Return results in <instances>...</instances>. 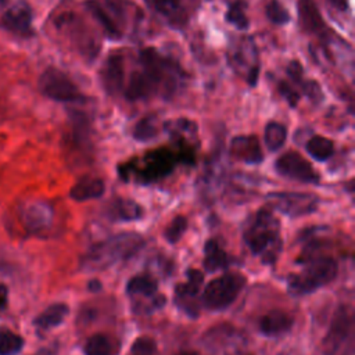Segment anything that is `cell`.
<instances>
[{
	"label": "cell",
	"mask_w": 355,
	"mask_h": 355,
	"mask_svg": "<svg viewBox=\"0 0 355 355\" xmlns=\"http://www.w3.org/2000/svg\"><path fill=\"white\" fill-rule=\"evenodd\" d=\"M270 200L275 208L293 218L313 212L319 204V198L311 193H272Z\"/></svg>",
	"instance_id": "cell-14"
},
{
	"label": "cell",
	"mask_w": 355,
	"mask_h": 355,
	"mask_svg": "<svg viewBox=\"0 0 355 355\" xmlns=\"http://www.w3.org/2000/svg\"><path fill=\"white\" fill-rule=\"evenodd\" d=\"M180 64L154 47H144L137 54V68L125 79L122 94L129 101L146 100L153 96L173 97L186 80Z\"/></svg>",
	"instance_id": "cell-1"
},
{
	"label": "cell",
	"mask_w": 355,
	"mask_h": 355,
	"mask_svg": "<svg viewBox=\"0 0 355 355\" xmlns=\"http://www.w3.org/2000/svg\"><path fill=\"white\" fill-rule=\"evenodd\" d=\"M159 132L158 118L154 114L143 116L133 128V137L139 141H148L154 139Z\"/></svg>",
	"instance_id": "cell-30"
},
{
	"label": "cell",
	"mask_w": 355,
	"mask_h": 355,
	"mask_svg": "<svg viewBox=\"0 0 355 355\" xmlns=\"http://www.w3.org/2000/svg\"><path fill=\"white\" fill-rule=\"evenodd\" d=\"M327 1L340 11H348L349 8V0H327Z\"/></svg>",
	"instance_id": "cell-40"
},
{
	"label": "cell",
	"mask_w": 355,
	"mask_h": 355,
	"mask_svg": "<svg viewBox=\"0 0 355 355\" xmlns=\"http://www.w3.org/2000/svg\"><path fill=\"white\" fill-rule=\"evenodd\" d=\"M186 275H187V282L179 284L175 288V301H176V305L180 306L186 313L197 315L198 309L196 305V297L200 291L204 276L197 269H189Z\"/></svg>",
	"instance_id": "cell-18"
},
{
	"label": "cell",
	"mask_w": 355,
	"mask_h": 355,
	"mask_svg": "<svg viewBox=\"0 0 355 355\" xmlns=\"http://www.w3.org/2000/svg\"><path fill=\"white\" fill-rule=\"evenodd\" d=\"M227 61L232 69L245 79L250 86H257L261 68L257 46L250 36H241L230 43Z\"/></svg>",
	"instance_id": "cell-7"
},
{
	"label": "cell",
	"mask_w": 355,
	"mask_h": 355,
	"mask_svg": "<svg viewBox=\"0 0 355 355\" xmlns=\"http://www.w3.org/2000/svg\"><path fill=\"white\" fill-rule=\"evenodd\" d=\"M143 245V237L137 233H121L93 245L83 259L90 269H104L110 265L133 255Z\"/></svg>",
	"instance_id": "cell-4"
},
{
	"label": "cell",
	"mask_w": 355,
	"mask_h": 355,
	"mask_svg": "<svg viewBox=\"0 0 355 355\" xmlns=\"http://www.w3.org/2000/svg\"><path fill=\"white\" fill-rule=\"evenodd\" d=\"M337 272L338 265L334 258L327 255L313 257L308 259L302 272L288 277V290L293 295L309 294L333 282Z\"/></svg>",
	"instance_id": "cell-5"
},
{
	"label": "cell",
	"mask_w": 355,
	"mask_h": 355,
	"mask_svg": "<svg viewBox=\"0 0 355 355\" xmlns=\"http://www.w3.org/2000/svg\"><path fill=\"white\" fill-rule=\"evenodd\" d=\"M100 80L108 94H119L125 85V61L119 51L111 53L100 71Z\"/></svg>",
	"instance_id": "cell-16"
},
{
	"label": "cell",
	"mask_w": 355,
	"mask_h": 355,
	"mask_svg": "<svg viewBox=\"0 0 355 355\" xmlns=\"http://www.w3.org/2000/svg\"><path fill=\"white\" fill-rule=\"evenodd\" d=\"M306 151L308 154L316 161H327L334 151V144L330 139L324 136L315 135L306 141Z\"/></svg>",
	"instance_id": "cell-28"
},
{
	"label": "cell",
	"mask_w": 355,
	"mask_h": 355,
	"mask_svg": "<svg viewBox=\"0 0 355 355\" xmlns=\"http://www.w3.org/2000/svg\"><path fill=\"white\" fill-rule=\"evenodd\" d=\"M298 87L301 90V93L305 94L313 104H319L322 101V98H323L322 87H320V85L316 80H313V79H311V80L304 79L302 83Z\"/></svg>",
	"instance_id": "cell-37"
},
{
	"label": "cell",
	"mask_w": 355,
	"mask_h": 355,
	"mask_svg": "<svg viewBox=\"0 0 355 355\" xmlns=\"http://www.w3.org/2000/svg\"><path fill=\"white\" fill-rule=\"evenodd\" d=\"M68 313L69 308L67 304L55 302L49 305L43 312H40L33 320V323L39 330H49L51 327L61 324L64 319L68 316Z\"/></svg>",
	"instance_id": "cell-25"
},
{
	"label": "cell",
	"mask_w": 355,
	"mask_h": 355,
	"mask_svg": "<svg viewBox=\"0 0 355 355\" xmlns=\"http://www.w3.org/2000/svg\"><path fill=\"white\" fill-rule=\"evenodd\" d=\"M40 92L55 101L61 103H86L87 97L79 90L73 80L62 71L49 67L39 78Z\"/></svg>",
	"instance_id": "cell-9"
},
{
	"label": "cell",
	"mask_w": 355,
	"mask_h": 355,
	"mask_svg": "<svg viewBox=\"0 0 355 355\" xmlns=\"http://www.w3.org/2000/svg\"><path fill=\"white\" fill-rule=\"evenodd\" d=\"M354 315L348 305H340L333 315L330 327L323 337V355H347L352 351Z\"/></svg>",
	"instance_id": "cell-6"
},
{
	"label": "cell",
	"mask_w": 355,
	"mask_h": 355,
	"mask_svg": "<svg viewBox=\"0 0 355 355\" xmlns=\"http://www.w3.org/2000/svg\"><path fill=\"white\" fill-rule=\"evenodd\" d=\"M276 172L282 176L304 182V183H319V175L315 168L297 151H287L282 154L275 162Z\"/></svg>",
	"instance_id": "cell-11"
},
{
	"label": "cell",
	"mask_w": 355,
	"mask_h": 355,
	"mask_svg": "<svg viewBox=\"0 0 355 355\" xmlns=\"http://www.w3.org/2000/svg\"><path fill=\"white\" fill-rule=\"evenodd\" d=\"M53 219L51 207L42 201H35L26 205L24 211V220L28 229L32 232H39L47 229Z\"/></svg>",
	"instance_id": "cell-21"
},
{
	"label": "cell",
	"mask_w": 355,
	"mask_h": 355,
	"mask_svg": "<svg viewBox=\"0 0 355 355\" xmlns=\"http://www.w3.org/2000/svg\"><path fill=\"white\" fill-rule=\"evenodd\" d=\"M57 26L71 37L73 44L85 57L93 60L97 55L101 46L75 14L65 12L60 15L57 19Z\"/></svg>",
	"instance_id": "cell-10"
},
{
	"label": "cell",
	"mask_w": 355,
	"mask_h": 355,
	"mask_svg": "<svg viewBox=\"0 0 355 355\" xmlns=\"http://www.w3.org/2000/svg\"><path fill=\"white\" fill-rule=\"evenodd\" d=\"M265 14L272 24L286 25L290 21V14L279 0H269L265 6Z\"/></svg>",
	"instance_id": "cell-34"
},
{
	"label": "cell",
	"mask_w": 355,
	"mask_h": 355,
	"mask_svg": "<svg viewBox=\"0 0 355 355\" xmlns=\"http://www.w3.org/2000/svg\"><path fill=\"white\" fill-rule=\"evenodd\" d=\"M85 6L110 40H121L136 21L135 6L126 0H86Z\"/></svg>",
	"instance_id": "cell-3"
},
{
	"label": "cell",
	"mask_w": 355,
	"mask_h": 355,
	"mask_svg": "<svg viewBox=\"0 0 355 355\" xmlns=\"http://www.w3.org/2000/svg\"><path fill=\"white\" fill-rule=\"evenodd\" d=\"M178 355H197V352H194V351H183V352H179Z\"/></svg>",
	"instance_id": "cell-43"
},
{
	"label": "cell",
	"mask_w": 355,
	"mask_h": 355,
	"mask_svg": "<svg viewBox=\"0 0 355 355\" xmlns=\"http://www.w3.org/2000/svg\"><path fill=\"white\" fill-rule=\"evenodd\" d=\"M128 355H157V344L148 336H140L132 344Z\"/></svg>",
	"instance_id": "cell-36"
},
{
	"label": "cell",
	"mask_w": 355,
	"mask_h": 355,
	"mask_svg": "<svg viewBox=\"0 0 355 355\" xmlns=\"http://www.w3.org/2000/svg\"><path fill=\"white\" fill-rule=\"evenodd\" d=\"M297 11L300 25L304 32L316 36L324 44L333 42V33L327 24L324 22L316 3L313 0H298L297 1Z\"/></svg>",
	"instance_id": "cell-13"
},
{
	"label": "cell",
	"mask_w": 355,
	"mask_h": 355,
	"mask_svg": "<svg viewBox=\"0 0 355 355\" xmlns=\"http://www.w3.org/2000/svg\"><path fill=\"white\" fill-rule=\"evenodd\" d=\"M204 250H205L204 266L208 272H216L219 269H225L229 265L227 254L222 250V247L216 240L214 239L208 240Z\"/></svg>",
	"instance_id": "cell-26"
},
{
	"label": "cell",
	"mask_w": 355,
	"mask_h": 355,
	"mask_svg": "<svg viewBox=\"0 0 355 355\" xmlns=\"http://www.w3.org/2000/svg\"><path fill=\"white\" fill-rule=\"evenodd\" d=\"M293 323H294V319L290 313L282 309H272L259 319L258 326L262 334L268 337H275L288 331Z\"/></svg>",
	"instance_id": "cell-20"
},
{
	"label": "cell",
	"mask_w": 355,
	"mask_h": 355,
	"mask_svg": "<svg viewBox=\"0 0 355 355\" xmlns=\"http://www.w3.org/2000/svg\"><path fill=\"white\" fill-rule=\"evenodd\" d=\"M7 306V287L0 284V312Z\"/></svg>",
	"instance_id": "cell-41"
},
{
	"label": "cell",
	"mask_w": 355,
	"mask_h": 355,
	"mask_svg": "<svg viewBox=\"0 0 355 355\" xmlns=\"http://www.w3.org/2000/svg\"><path fill=\"white\" fill-rule=\"evenodd\" d=\"M277 92L288 103L290 107H295L298 104L301 94L291 85H288V82L277 80Z\"/></svg>",
	"instance_id": "cell-38"
},
{
	"label": "cell",
	"mask_w": 355,
	"mask_h": 355,
	"mask_svg": "<svg viewBox=\"0 0 355 355\" xmlns=\"http://www.w3.org/2000/svg\"><path fill=\"white\" fill-rule=\"evenodd\" d=\"M87 287H89L92 291H98V290L101 288V284H100V282H98V280H90Z\"/></svg>",
	"instance_id": "cell-42"
},
{
	"label": "cell",
	"mask_w": 355,
	"mask_h": 355,
	"mask_svg": "<svg viewBox=\"0 0 355 355\" xmlns=\"http://www.w3.org/2000/svg\"><path fill=\"white\" fill-rule=\"evenodd\" d=\"M286 72H287L288 78L291 79V82H294L297 86H300V85L302 83V80L305 79V76H304V68H302V65H301L298 61H295V60H293V61L288 62V65H287V68H286Z\"/></svg>",
	"instance_id": "cell-39"
},
{
	"label": "cell",
	"mask_w": 355,
	"mask_h": 355,
	"mask_svg": "<svg viewBox=\"0 0 355 355\" xmlns=\"http://www.w3.org/2000/svg\"><path fill=\"white\" fill-rule=\"evenodd\" d=\"M105 184L100 178L86 176L79 179L71 189L69 197L75 201H87L98 198L104 194Z\"/></svg>",
	"instance_id": "cell-23"
},
{
	"label": "cell",
	"mask_w": 355,
	"mask_h": 355,
	"mask_svg": "<svg viewBox=\"0 0 355 355\" xmlns=\"http://www.w3.org/2000/svg\"><path fill=\"white\" fill-rule=\"evenodd\" d=\"M146 3L158 12L168 25L183 28L197 10L200 0H146Z\"/></svg>",
	"instance_id": "cell-12"
},
{
	"label": "cell",
	"mask_w": 355,
	"mask_h": 355,
	"mask_svg": "<svg viewBox=\"0 0 355 355\" xmlns=\"http://www.w3.org/2000/svg\"><path fill=\"white\" fill-rule=\"evenodd\" d=\"M7 4V0H0V10Z\"/></svg>",
	"instance_id": "cell-44"
},
{
	"label": "cell",
	"mask_w": 355,
	"mask_h": 355,
	"mask_svg": "<svg viewBox=\"0 0 355 355\" xmlns=\"http://www.w3.org/2000/svg\"><path fill=\"white\" fill-rule=\"evenodd\" d=\"M230 155L234 159L247 164H259L263 158L259 140L254 135H240L233 137L230 143Z\"/></svg>",
	"instance_id": "cell-19"
},
{
	"label": "cell",
	"mask_w": 355,
	"mask_h": 355,
	"mask_svg": "<svg viewBox=\"0 0 355 355\" xmlns=\"http://www.w3.org/2000/svg\"><path fill=\"white\" fill-rule=\"evenodd\" d=\"M126 291L130 295H147L151 297L157 291V282L148 275H139L128 282Z\"/></svg>",
	"instance_id": "cell-32"
},
{
	"label": "cell",
	"mask_w": 355,
	"mask_h": 355,
	"mask_svg": "<svg viewBox=\"0 0 355 355\" xmlns=\"http://www.w3.org/2000/svg\"><path fill=\"white\" fill-rule=\"evenodd\" d=\"M187 229V219L182 215H178L173 218V220L166 226L165 232H164V236H165V240L169 241V243H176L180 240V237L184 234Z\"/></svg>",
	"instance_id": "cell-35"
},
{
	"label": "cell",
	"mask_w": 355,
	"mask_h": 355,
	"mask_svg": "<svg viewBox=\"0 0 355 355\" xmlns=\"http://www.w3.org/2000/svg\"><path fill=\"white\" fill-rule=\"evenodd\" d=\"M244 240L252 254L263 262H275L282 247L279 220L270 208L259 209L244 232Z\"/></svg>",
	"instance_id": "cell-2"
},
{
	"label": "cell",
	"mask_w": 355,
	"mask_h": 355,
	"mask_svg": "<svg viewBox=\"0 0 355 355\" xmlns=\"http://www.w3.org/2000/svg\"><path fill=\"white\" fill-rule=\"evenodd\" d=\"M119 343L103 333L90 336L83 345L85 355H119Z\"/></svg>",
	"instance_id": "cell-24"
},
{
	"label": "cell",
	"mask_w": 355,
	"mask_h": 355,
	"mask_svg": "<svg viewBox=\"0 0 355 355\" xmlns=\"http://www.w3.org/2000/svg\"><path fill=\"white\" fill-rule=\"evenodd\" d=\"M164 129L171 135V137L189 153V146L197 136V126L193 121L186 118H179L168 121L164 123Z\"/></svg>",
	"instance_id": "cell-22"
},
{
	"label": "cell",
	"mask_w": 355,
	"mask_h": 355,
	"mask_svg": "<svg viewBox=\"0 0 355 355\" xmlns=\"http://www.w3.org/2000/svg\"><path fill=\"white\" fill-rule=\"evenodd\" d=\"M244 286L245 277L241 273H225L207 284L202 293V302L211 311L225 309L237 298Z\"/></svg>",
	"instance_id": "cell-8"
},
{
	"label": "cell",
	"mask_w": 355,
	"mask_h": 355,
	"mask_svg": "<svg viewBox=\"0 0 355 355\" xmlns=\"http://www.w3.org/2000/svg\"><path fill=\"white\" fill-rule=\"evenodd\" d=\"M143 214L141 207L133 200L118 198L111 204V215L118 220H133L139 219Z\"/></svg>",
	"instance_id": "cell-27"
},
{
	"label": "cell",
	"mask_w": 355,
	"mask_h": 355,
	"mask_svg": "<svg viewBox=\"0 0 355 355\" xmlns=\"http://www.w3.org/2000/svg\"><path fill=\"white\" fill-rule=\"evenodd\" d=\"M24 347V338L8 329H0V355H17Z\"/></svg>",
	"instance_id": "cell-33"
},
{
	"label": "cell",
	"mask_w": 355,
	"mask_h": 355,
	"mask_svg": "<svg viewBox=\"0 0 355 355\" xmlns=\"http://www.w3.org/2000/svg\"><path fill=\"white\" fill-rule=\"evenodd\" d=\"M143 161V166L139 169L137 173L143 180L148 182L169 173L176 164V157L171 151L162 148L148 153Z\"/></svg>",
	"instance_id": "cell-17"
},
{
	"label": "cell",
	"mask_w": 355,
	"mask_h": 355,
	"mask_svg": "<svg viewBox=\"0 0 355 355\" xmlns=\"http://www.w3.org/2000/svg\"><path fill=\"white\" fill-rule=\"evenodd\" d=\"M225 19L239 31H245L250 26L247 17V3L244 0H236L230 3L225 14Z\"/></svg>",
	"instance_id": "cell-29"
},
{
	"label": "cell",
	"mask_w": 355,
	"mask_h": 355,
	"mask_svg": "<svg viewBox=\"0 0 355 355\" xmlns=\"http://www.w3.org/2000/svg\"><path fill=\"white\" fill-rule=\"evenodd\" d=\"M0 26L18 36H32V10L28 3L18 1L3 12L0 17Z\"/></svg>",
	"instance_id": "cell-15"
},
{
	"label": "cell",
	"mask_w": 355,
	"mask_h": 355,
	"mask_svg": "<svg viewBox=\"0 0 355 355\" xmlns=\"http://www.w3.org/2000/svg\"><path fill=\"white\" fill-rule=\"evenodd\" d=\"M287 139V129L280 122H269L265 126V144L269 151H277L282 148Z\"/></svg>",
	"instance_id": "cell-31"
}]
</instances>
